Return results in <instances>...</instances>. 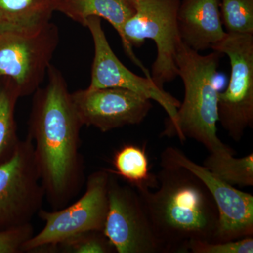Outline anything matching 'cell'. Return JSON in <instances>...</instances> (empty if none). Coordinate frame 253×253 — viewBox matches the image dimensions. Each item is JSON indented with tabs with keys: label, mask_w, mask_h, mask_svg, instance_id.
Segmentation results:
<instances>
[{
	"label": "cell",
	"mask_w": 253,
	"mask_h": 253,
	"mask_svg": "<svg viewBox=\"0 0 253 253\" xmlns=\"http://www.w3.org/2000/svg\"><path fill=\"white\" fill-rule=\"evenodd\" d=\"M84 26L90 32L94 44L91 83L88 88L117 87L134 91L156 101L167 113V122L174 121L180 101L164 89L158 87L152 80L131 72L118 59L106 39L101 18L95 16L88 18Z\"/></svg>",
	"instance_id": "obj_11"
},
{
	"label": "cell",
	"mask_w": 253,
	"mask_h": 253,
	"mask_svg": "<svg viewBox=\"0 0 253 253\" xmlns=\"http://www.w3.org/2000/svg\"><path fill=\"white\" fill-rule=\"evenodd\" d=\"M5 81L0 84V165L13 156L21 141L14 119L15 106L19 94L13 83L7 80Z\"/></svg>",
	"instance_id": "obj_17"
},
{
	"label": "cell",
	"mask_w": 253,
	"mask_h": 253,
	"mask_svg": "<svg viewBox=\"0 0 253 253\" xmlns=\"http://www.w3.org/2000/svg\"><path fill=\"white\" fill-rule=\"evenodd\" d=\"M212 50L226 55L231 65L229 85L218 94V122L240 141L253 126V35L227 33Z\"/></svg>",
	"instance_id": "obj_7"
},
{
	"label": "cell",
	"mask_w": 253,
	"mask_h": 253,
	"mask_svg": "<svg viewBox=\"0 0 253 253\" xmlns=\"http://www.w3.org/2000/svg\"><path fill=\"white\" fill-rule=\"evenodd\" d=\"M161 157L194 173L212 195L219 215L217 229L212 242H223L253 235V195L240 191L219 179L177 148H166Z\"/></svg>",
	"instance_id": "obj_10"
},
{
	"label": "cell",
	"mask_w": 253,
	"mask_h": 253,
	"mask_svg": "<svg viewBox=\"0 0 253 253\" xmlns=\"http://www.w3.org/2000/svg\"><path fill=\"white\" fill-rule=\"evenodd\" d=\"M59 40V28L51 21L38 27L0 29V78L13 83L20 97L34 94Z\"/></svg>",
	"instance_id": "obj_4"
},
{
	"label": "cell",
	"mask_w": 253,
	"mask_h": 253,
	"mask_svg": "<svg viewBox=\"0 0 253 253\" xmlns=\"http://www.w3.org/2000/svg\"><path fill=\"white\" fill-rule=\"evenodd\" d=\"M135 10L134 0H62L58 11L83 26L91 16L109 21L119 35L129 59L141 68L146 78L151 79L149 70L136 57L132 46L126 42L123 35L125 24L134 15Z\"/></svg>",
	"instance_id": "obj_14"
},
{
	"label": "cell",
	"mask_w": 253,
	"mask_h": 253,
	"mask_svg": "<svg viewBox=\"0 0 253 253\" xmlns=\"http://www.w3.org/2000/svg\"><path fill=\"white\" fill-rule=\"evenodd\" d=\"M221 55L215 51L201 54L181 42L176 64L178 76L184 83V101L174 121L166 122L162 136H177L181 141L194 139L210 154L235 156V151L217 135L219 91L214 81Z\"/></svg>",
	"instance_id": "obj_3"
},
{
	"label": "cell",
	"mask_w": 253,
	"mask_h": 253,
	"mask_svg": "<svg viewBox=\"0 0 253 253\" xmlns=\"http://www.w3.org/2000/svg\"><path fill=\"white\" fill-rule=\"evenodd\" d=\"M44 253H114L109 239L101 231H89L49 248Z\"/></svg>",
	"instance_id": "obj_20"
},
{
	"label": "cell",
	"mask_w": 253,
	"mask_h": 253,
	"mask_svg": "<svg viewBox=\"0 0 253 253\" xmlns=\"http://www.w3.org/2000/svg\"><path fill=\"white\" fill-rule=\"evenodd\" d=\"M44 199L33 142L27 136L0 165V231L31 224Z\"/></svg>",
	"instance_id": "obj_8"
},
{
	"label": "cell",
	"mask_w": 253,
	"mask_h": 253,
	"mask_svg": "<svg viewBox=\"0 0 253 253\" xmlns=\"http://www.w3.org/2000/svg\"><path fill=\"white\" fill-rule=\"evenodd\" d=\"M71 99L83 126L102 132L140 124L152 109L151 100L123 88L87 87L71 93Z\"/></svg>",
	"instance_id": "obj_12"
},
{
	"label": "cell",
	"mask_w": 253,
	"mask_h": 253,
	"mask_svg": "<svg viewBox=\"0 0 253 253\" xmlns=\"http://www.w3.org/2000/svg\"><path fill=\"white\" fill-rule=\"evenodd\" d=\"M219 10L226 33L253 35V0H221Z\"/></svg>",
	"instance_id": "obj_19"
},
{
	"label": "cell",
	"mask_w": 253,
	"mask_h": 253,
	"mask_svg": "<svg viewBox=\"0 0 253 253\" xmlns=\"http://www.w3.org/2000/svg\"><path fill=\"white\" fill-rule=\"evenodd\" d=\"M111 174L120 176L137 191L156 189L157 175L150 169L149 161L144 146L134 144L123 145L113 157Z\"/></svg>",
	"instance_id": "obj_15"
},
{
	"label": "cell",
	"mask_w": 253,
	"mask_h": 253,
	"mask_svg": "<svg viewBox=\"0 0 253 253\" xmlns=\"http://www.w3.org/2000/svg\"><path fill=\"white\" fill-rule=\"evenodd\" d=\"M158 186L137 191L165 253H188L193 240L214 241L218 211L212 195L194 173L161 158Z\"/></svg>",
	"instance_id": "obj_2"
},
{
	"label": "cell",
	"mask_w": 253,
	"mask_h": 253,
	"mask_svg": "<svg viewBox=\"0 0 253 253\" xmlns=\"http://www.w3.org/2000/svg\"><path fill=\"white\" fill-rule=\"evenodd\" d=\"M62 0H0V29L38 27L49 22Z\"/></svg>",
	"instance_id": "obj_16"
},
{
	"label": "cell",
	"mask_w": 253,
	"mask_h": 253,
	"mask_svg": "<svg viewBox=\"0 0 253 253\" xmlns=\"http://www.w3.org/2000/svg\"><path fill=\"white\" fill-rule=\"evenodd\" d=\"M253 253V236L242 239L211 242L204 240H193L188 244V253Z\"/></svg>",
	"instance_id": "obj_21"
},
{
	"label": "cell",
	"mask_w": 253,
	"mask_h": 253,
	"mask_svg": "<svg viewBox=\"0 0 253 253\" xmlns=\"http://www.w3.org/2000/svg\"><path fill=\"white\" fill-rule=\"evenodd\" d=\"M110 172H93L86 180V190L73 204L56 211L42 209L38 216L44 226L23 246V253H44L46 249L73 236L89 231L104 230L109 209Z\"/></svg>",
	"instance_id": "obj_5"
},
{
	"label": "cell",
	"mask_w": 253,
	"mask_h": 253,
	"mask_svg": "<svg viewBox=\"0 0 253 253\" xmlns=\"http://www.w3.org/2000/svg\"><path fill=\"white\" fill-rule=\"evenodd\" d=\"M32 224L0 231V253H23L24 245L34 235Z\"/></svg>",
	"instance_id": "obj_22"
},
{
	"label": "cell",
	"mask_w": 253,
	"mask_h": 253,
	"mask_svg": "<svg viewBox=\"0 0 253 253\" xmlns=\"http://www.w3.org/2000/svg\"><path fill=\"white\" fill-rule=\"evenodd\" d=\"M109 209L104 230L117 253H165L139 193L110 173Z\"/></svg>",
	"instance_id": "obj_9"
},
{
	"label": "cell",
	"mask_w": 253,
	"mask_h": 253,
	"mask_svg": "<svg viewBox=\"0 0 253 253\" xmlns=\"http://www.w3.org/2000/svg\"><path fill=\"white\" fill-rule=\"evenodd\" d=\"M205 168L231 186H253V154L242 158L234 155L210 154L204 162Z\"/></svg>",
	"instance_id": "obj_18"
},
{
	"label": "cell",
	"mask_w": 253,
	"mask_h": 253,
	"mask_svg": "<svg viewBox=\"0 0 253 253\" xmlns=\"http://www.w3.org/2000/svg\"><path fill=\"white\" fill-rule=\"evenodd\" d=\"M46 74V85L33 94L28 137L45 199L56 211L71 204L86 182L80 150L83 125L62 73L50 64Z\"/></svg>",
	"instance_id": "obj_1"
},
{
	"label": "cell",
	"mask_w": 253,
	"mask_h": 253,
	"mask_svg": "<svg viewBox=\"0 0 253 253\" xmlns=\"http://www.w3.org/2000/svg\"><path fill=\"white\" fill-rule=\"evenodd\" d=\"M219 0H183L178 11L181 41L196 51L212 49L226 38Z\"/></svg>",
	"instance_id": "obj_13"
},
{
	"label": "cell",
	"mask_w": 253,
	"mask_h": 253,
	"mask_svg": "<svg viewBox=\"0 0 253 253\" xmlns=\"http://www.w3.org/2000/svg\"><path fill=\"white\" fill-rule=\"evenodd\" d=\"M180 0H134L135 13L125 24L123 35L128 44L140 47L149 39L157 47L151 76L163 89L178 76L176 56L181 41L177 16Z\"/></svg>",
	"instance_id": "obj_6"
}]
</instances>
